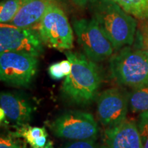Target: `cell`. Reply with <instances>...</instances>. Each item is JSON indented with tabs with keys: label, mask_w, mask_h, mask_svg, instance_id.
<instances>
[{
	"label": "cell",
	"mask_w": 148,
	"mask_h": 148,
	"mask_svg": "<svg viewBox=\"0 0 148 148\" xmlns=\"http://www.w3.org/2000/svg\"><path fill=\"white\" fill-rule=\"evenodd\" d=\"M65 55L71 62V71L62 84V95L75 104H90L97 97L101 82L99 68L94 61L82 53L69 50Z\"/></svg>",
	"instance_id": "1"
},
{
	"label": "cell",
	"mask_w": 148,
	"mask_h": 148,
	"mask_svg": "<svg viewBox=\"0 0 148 148\" xmlns=\"http://www.w3.org/2000/svg\"><path fill=\"white\" fill-rule=\"evenodd\" d=\"M92 18L98 23L114 49L119 50L133 43L137 21L112 0H89Z\"/></svg>",
	"instance_id": "2"
},
{
	"label": "cell",
	"mask_w": 148,
	"mask_h": 148,
	"mask_svg": "<svg viewBox=\"0 0 148 148\" xmlns=\"http://www.w3.org/2000/svg\"><path fill=\"white\" fill-rule=\"evenodd\" d=\"M111 75L119 84L132 89L148 85V55L143 49L125 46L111 56Z\"/></svg>",
	"instance_id": "3"
},
{
	"label": "cell",
	"mask_w": 148,
	"mask_h": 148,
	"mask_svg": "<svg viewBox=\"0 0 148 148\" xmlns=\"http://www.w3.org/2000/svg\"><path fill=\"white\" fill-rule=\"evenodd\" d=\"M36 25V31L47 47L60 51H69L73 47L72 27L58 3L51 5Z\"/></svg>",
	"instance_id": "4"
},
{
	"label": "cell",
	"mask_w": 148,
	"mask_h": 148,
	"mask_svg": "<svg viewBox=\"0 0 148 148\" xmlns=\"http://www.w3.org/2000/svg\"><path fill=\"white\" fill-rule=\"evenodd\" d=\"M49 128L56 137L73 140H95L99 134L92 114L80 110L62 112L51 122Z\"/></svg>",
	"instance_id": "5"
},
{
	"label": "cell",
	"mask_w": 148,
	"mask_h": 148,
	"mask_svg": "<svg viewBox=\"0 0 148 148\" xmlns=\"http://www.w3.org/2000/svg\"><path fill=\"white\" fill-rule=\"evenodd\" d=\"M72 25L79 45L90 60L101 62L111 57L113 46L93 18H74Z\"/></svg>",
	"instance_id": "6"
},
{
	"label": "cell",
	"mask_w": 148,
	"mask_h": 148,
	"mask_svg": "<svg viewBox=\"0 0 148 148\" xmlns=\"http://www.w3.org/2000/svg\"><path fill=\"white\" fill-rule=\"evenodd\" d=\"M37 57L27 53L6 51L0 54V78L16 87H26L38 71Z\"/></svg>",
	"instance_id": "7"
},
{
	"label": "cell",
	"mask_w": 148,
	"mask_h": 148,
	"mask_svg": "<svg viewBox=\"0 0 148 148\" xmlns=\"http://www.w3.org/2000/svg\"><path fill=\"white\" fill-rule=\"evenodd\" d=\"M43 45L38 32L32 28L19 27L11 23H1L0 53L15 51L38 58L44 52Z\"/></svg>",
	"instance_id": "8"
},
{
	"label": "cell",
	"mask_w": 148,
	"mask_h": 148,
	"mask_svg": "<svg viewBox=\"0 0 148 148\" xmlns=\"http://www.w3.org/2000/svg\"><path fill=\"white\" fill-rule=\"evenodd\" d=\"M129 108V94L118 88L103 90L97 99V114L106 127H114L126 119Z\"/></svg>",
	"instance_id": "9"
},
{
	"label": "cell",
	"mask_w": 148,
	"mask_h": 148,
	"mask_svg": "<svg viewBox=\"0 0 148 148\" xmlns=\"http://www.w3.org/2000/svg\"><path fill=\"white\" fill-rule=\"evenodd\" d=\"M0 109L3 110L5 119L1 125L12 123L16 127L28 124L32 119L35 106L28 97L19 93L1 92L0 94Z\"/></svg>",
	"instance_id": "10"
},
{
	"label": "cell",
	"mask_w": 148,
	"mask_h": 148,
	"mask_svg": "<svg viewBox=\"0 0 148 148\" xmlns=\"http://www.w3.org/2000/svg\"><path fill=\"white\" fill-rule=\"evenodd\" d=\"M104 142L107 148H143L138 123L127 118L105 130Z\"/></svg>",
	"instance_id": "11"
},
{
	"label": "cell",
	"mask_w": 148,
	"mask_h": 148,
	"mask_svg": "<svg viewBox=\"0 0 148 148\" xmlns=\"http://www.w3.org/2000/svg\"><path fill=\"white\" fill-rule=\"evenodd\" d=\"M55 3H58L57 0H28L10 23L19 27L32 28Z\"/></svg>",
	"instance_id": "12"
},
{
	"label": "cell",
	"mask_w": 148,
	"mask_h": 148,
	"mask_svg": "<svg viewBox=\"0 0 148 148\" xmlns=\"http://www.w3.org/2000/svg\"><path fill=\"white\" fill-rule=\"evenodd\" d=\"M10 133L16 137L23 138L31 148H53V142L49 139L45 127L25 124L16 127L14 132Z\"/></svg>",
	"instance_id": "13"
},
{
	"label": "cell",
	"mask_w": 148,
	"mask_h": 148,
	"mask_svg": "<svg viewBox=\"0 0 148 148\" xmlns=\"http://www.w3.org/2000/svg\"><path fill=\"white\" fill-rule=\"evenodd\" d=\"M125 12L143 21H148V0H112Z\"/></svg>",
	"instance_id": "14"
},
{
	"label": "cell",
	"mask_w": 148,
	"mask_h": 148,
	"mask_svg": "<svg viewBox=\"0 0 148 148\" xmlns=\"http://www.w3.org/2000/svg\"><path fill=\"white\" fill-rule=\"evenodd\" d=\"M129 94V108L132 112L148 111V85L133 89Z\"/></svg>",
	"instance_id": "15"
},
{
	"label": "cell",
	"mask_w": 148,
	"mask_h": 148,
	"mask_svg": "<svg viewBox=\"0 0 148 148\" xmlns=\"http://www.w3.org/2000/svg\"><path fill=\"white\" fill-rule=\"evenodd\" d=\"M28 0H3L0 4V22L10 23Z\"/></svg>",
	"instance_id": "16"
},
{
	"label": "cell",
	"mask_w": 148,
	"mask_h": 148,
	"mask_svg": "<svg viewBox=\"0 0 148 148\" xmlns=\"http://www.w3.org/2000/svg\"><path fill=\"white\" fill-rule=\"evenodd\" d=\"M27 142L11 134H1L0 137V148H27Z\"/></svg>",
	"instance_id": "17"
},
{
	"label": "cell",
	"mask_w": 148,
	"mask_h": 148,
	"mask_svg": "<svg viewBox=\"0 0 148 148\" xmlns=\"http://www.w3.org/2000/svg\"><path fill=\"white\" fill-rule=\"evenodd\" d=\"M60 148H107L106 145H101L97 143L95 140H74L73 142L64 145Z\"/></svg>",
	"instance_id": "18"
},
{
	"label": "cell",
	"mask_w": 148,
	"mask_h": 148,
	"mask_svg": "<svg viewBox=\"0 0 148 148\" xmlns=\"http://www.w3.org/2000/svg\"><path fill=\"white\" fill-rule=\"evenodd\" d=\"M48 72L51 78L53 79H61L65 76L62 71V66H61L60 62H55L51 64L48 68Z\"/></svg>",
	"instance_id": "19"
},
{
	"label": "cell",
	"mask_w": 148,
	"mask_h": 148,
	"mask_svg": "<svg viewBox=\"0 0 148 148\" xmlns=\"http://www.w3.org/2000/svg\"><path fill=\"white\" fill-rule=\"evenodd\" d=\"M140 31V41L141 49L148 55V21H144Z\"/></svg>",
	"instance_id": "20"
},
{
	"label": "cell",
	"mask_w": 148,
	"mask_h": 148,
	"mask_svg": "<svg viewBox=\"0 0 148 148\" xmlns=\"http://www.w3.org/2000/svg\"><path fill=\"white\" fill-rule=\"evenodd\" d=\"M138 126L141 136L143 148H148V123L139 119Z\"/></svg>",
	"instance_id": "21"
},
{
	"label": "cell",
	"mask_w": 148,
	"mask_h": 148,
	"mask_svg": "<svg viewBox=\"0 0 148 148\" xmlns=\"http://www.w3.org/2000/svg\"><path fill=\"white\" fill-rule=\"evenodd\" d=\"M72 2L80 7H84L88 3L89 0H71Z\"/></svg>",
	"instance_id": "22"
},
{
	"label": "cell",
	"mask_w": 148,
	"mask_h": 148,
	"mask_svg": "<svg viewBox=\"0 0 148 148\" xmlns=\"http://www.w3.org/2000/svg\"><path fill=\"white\" fill-rule=\"evenodd\" d=\"M139 119L142 120V121H145L147 123H148V111H147V112H142V113H140Z\"/></svg>",
	"instance_id": "23"
}]
</instances>
